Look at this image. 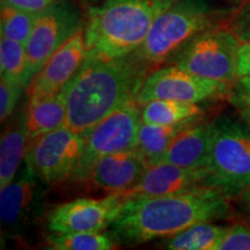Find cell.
Here are the masks:
<instances>
[{
	"mask_svg": "<svg viewBox=\"0 0 250 250\" xmlns=\"http://www.w3.org/2000/svg\"><path fill=\"white\" fill-rule=\"evenodd\" d=\"M142 105L144 123L153 125H179L199 120L203 109L198 103L158 99Z\"/></svg>",
	"mask_w": 250,
	"mask_h": 250,
	"instance_id": "obj_19",
	"label": "cell"
},
{
	"mask_svg": "<svg viewBox=\"0 0 250 250\" xmlns=\"http://www.w3.org/2000/svg\"><path fill=\"white\" fill-rule=\"evenodd\" d=\"M228 230L227 226L201 223L167 237L162 246L170 250H218Z\"/></svg>",
	"mask_w": 250,
	"mask_h": 250,
	"instance_id": "obj_21",
	"label": "cell"
},
{
	"mask_svg": "<svg viewBox=\"0 0 250 250\" xmlns=\"http://www.w3.org/2000/svg\"><path fill=\"white\" fill-rule=\"evenodd\" d=\"M127 197L111 192L104 198H78L54 206L46 213L50 233L104 232L123 210Z\"/></svg>",
	"mask_w": 250,
	"mask_h": 250,
	"instance_id": "obj_12",
	"label": "cell"
},
{
	"mask_svg": "<svg viewBox=\"0 0 250 250\" xmlns=\"http://www.w3.org/2000/svg\"><path fill=\"white\" fill-rule=\"evenodd\" d=\"M1 1L17 6L19 8L40 13L43 9L48 8L49 6L54 5L58 1H62V0H1Z\"/></svg>",
	"mask_w": 250,
	"mask_h": 250,
	"instance_id": "obj_30",
	"label": "cell"
},
{
	"mask_svg": "<svg viewBox=\"0 0 250 250\" xmlns=\"http://www.w3.org/2000/svg\"><path fill=\"white\" fill-rule=\"evenodd\" d=\"M67 117V86L44 98L29 100L26 110L28 143L37 137L64 126Z\"/></svg>",
	"mask_w": 250,
	"mask_h": 250,
	"instance_id": "obj_17",
	"label": "cell"
},
{
	"mask_svg": "<svg viewBox=\"0 0 250 250\" xmlns=\"http://www.w3.org/2000/svg\"><path fill=\"white\" fill-rule=\"evenodd\" d=\"M213 26V14L205 1L176 0L156 19L134 52L153 68L162 66L169 64L192 39Z\"/></svg>",
	"mask_w": 250,
	"mask_h": 250,
	"instance_id": "obj_5",
	"label": "cell"
},
{
	"mask_svg": "<svg viewBox=\"0 0 250 250\" xmlns=\"http://www.w3.org/2000/svg\"><path fill=\"white\" fill-rule=\"evenodd\" d=\"M230 214L228 197L208 187L174 195L129 197L109 234L118 245L132 247L167 239L196 224L213 223Z\"/></svg>",
	"mask_w": 250,
	"mask_h": 250,
	"instance_id": "obj_1",
	"label": "cell"
},
{
	"mask_svg": "<svg viewBox=\"0 0 250 250\" xmlns=\"http://www.w3.org/2000/svg\"><path fill=\"white\" fill-rule=\"evenodd\" d=\"M204 186V171L192 170L169 162L149 166L125 196H166L190 191Z\"/></svg>",
	"mask_w": 250,
	"mask_h": 250,
	"instance_id": "obj_15",
	"label": "cell"
},
{
	"mask_svg": "<svg viewBox=\"0 0 250 250\" xmlns=\"http://www.w3.org/2000/svg\"><path fill=\"white\" fill-rule=\"evenodd\" d=\"M230 83L197 76L175 64L152 71L136 96L139 104L151 100L167 99L192 103L228 96Z\"/></svg>",
	"mask_w": 250,
	"mask_h": 250,
	"instance_id": "obj_10",
	"label": "cell"
},
{
	"mask_svg": "<svg viewBox=\"0 0 250 250\" xmlns=\"http://www.w3.org/2000/svg\"><path fill=\"white\" fill-rule=\"evenodd\" d=\"M50 249L56 250H110L118 243L104 232L51 233L46 237Z\"/></svg>",
	"mask_w": 250,
	"mask_h": 250,
	"instance_id": "obj_23",
	"label": "cell"
},
{
	"mask_svg": "<svg viewBox=\"0 0 250 250\" xmlns=\"http://www.w3.org/2000/svg\"><path fill=\"white\" fill-rule=\"evenodd\" d=\"M23 90L17 87L6 78L1 77L0 80V118L4 123L13 114L19 99Z\"/></svg>",
	"mask_w": 250,
	"mask_h": 250,
	"instance_id": "obj_27",
	"label": "cell"
},
{
	"mask_svg": "<svg viewBox=\"0 0 250 250\" xmlns=\"http://www.w3.org/2000/svg\"><path fill=\"white\" fill-rule=\"evenodd\" d=\"M218 250H250V227L241 224L228 227Z\"/></svg>",
	"mask_w": 250,
	"mask_h": 250,
	"instance_id": "obj_28",
	"label": "cell"
},
{
	"mask_svg": "<svg viewBox=\"0 0 250 250\" xmlns=\"http://www.w3.org/2000/svg\"><path fill=\"white\" fill-rule=\"evenodd\" d=\"M28 138L26 130V111H19L7 125L0 142V188L12 182L26 158Z\"/></svg>",
	"mask_w": 250,
	"mask_h": 250,
	"instance_id": "obj_18",
	"label": "cell"
},
{
	"mask_svg": "<svg viewBox=\"0 0 250 250\" xmlns=\"http://www.w3.org/2000/svg\"><path fill=\"white\" fill-rule=\"evenodd\" d=\"M227 27L240 42H250V0H245L230 15Z\"/></svg>",
	"mask_w": 250,
	"mask_h": 250,
	"instance_id": "obj_25",
	"label": "cell"
},
{
	"mask_svg": "<svg viewBox=\"0 0 250 250\" xmlns=\"http://www.w3.org/2000/svg\"><path fill=\"white\" fill-rule=\"evenodd\" d=\"M237 197L240 199V206H241L243 213L250 221V187L246 188Z\"/></svg>",
	"mask_w": 250,
	"mask_h": 250,
	"instance_id": "obj_31",
	"label": "cell"
},
{
	"mask_svg": "<svg viewBox=\"0 0 250 250\" xmlns=\"http://www.w3.org/2000/svg\"><path fill=\"white\" fill-rule=\"evenodd\" d=\"M81 22L80 8L73 0H62L40 12L29 40L24 45L34 77L51 56L83 28Z\"/></svg>",
	"mask_w": 250,
	"mask_h": 250,
	"instance_id": "obj_11",
	"label": "cell"
},
{
	"mask_svg": "<svg viewBox=\"0 0 250 250\" xmlns=\"http://www.w3.org/2000/svg\"><path fill=\"white\" fill-rule=\"evenodd\" d=\"M204 186L237 197L250 187V127L230 117L213 121L210 156Z\"/></svg>",
	"mask_w": 250,
	"mask_h": 250,
	"instance_id": "obj_4",
	"label": "cell"
},
{
	"mask_svg": "<svg viewBox=\"0 0 250 250\" xmlns=\"http://www.w3.org/2000/svg\"><path fill=\"white\" fill-rule=\"evenodd\" d=\"M85 149V136L66 125L28 144L24 162L45 184L73 180Z\"/></svg>",
	"mask_w": 250,
	"mask_h": 250,
	"instance_id": "obj_7",
	"label": "cell"
},
{
	"mask_svg": "<svg viewBox=\"0 0 250 250\" xmlns=\"http://www.w3.org/2000/svg\"><path fill=\"white\" fill-rule=\"evenodd\" d=\"M152 71L134 51L118 58L86 57L67 85L65 125L85 136L112 111L136 99Z\"/></svg>",
	"mask_w": 250,
	"mask_h": 250,
	"instance_id": "obj_2",
	"label": "cell"
},
{
	"mask_svg": "<svg viewBox=\"0 0 250 250\" xmlns=\"http://www.w3.org/2000/svg\"><path fill=\"white\" fill-rule=\"evenodd\" d=\"M0 72L4 77L20 89H28L34 79L26 46L18 41L1 36L0 40Z\"/></svg>",
	"mask_w": 250,
	"mask_h": 250,
	"instance_id": "obj_22",
	"label": "cell"
},
{
	"mask_svg": "<svg viewBox=\"0 0 250 250\" xmlns=\"http://www.w3.org/2000/svg\"><path fill=\"white\" fill-rule=\"evenodd\" d=\"M147 168L136 151L112 153L94 162L83 181L105 191L125 192L138 182Z\"/></svg>",
	"mask_w": 250,
	"mask_h": 250,
	"instance_id": "obj_14",
	"label": "cell"
},
{
	"mask_svg": "<svg viewBox=\"0 0 250 250\" xmlns=\"http://www.w3.org/2000/svg\"><path fill=\"white\" fill-rule=\"evenodd\" d=\"M39 13L19 8L1 1L0 7V29L1 36L18 41L26 45L35 26Z\"/></svg>",
	"mask_w": 250,
	"mask_h": 250,
	"instance_id": "obj_24",
	"label": "cell"
},
{
	"mask_svg": "<svg viewBox=\"0 0 250 250\" xmlns=\"http://www.w3.org/2000/svg\"><path fill=\"white\" fill-rule=\"evenodd\" d=\"M227 99L236 109L241 120L250 127V86L236 80L230 87Z\"/></svg>",
	"mask_w": 250,
	"mask_h": 250,
	"instance_id": "obj_26",
	"label": "cell"
},
{
	"mask_svg": "<svg viewBox=\"0 0 250 250\" xmlns=\"http://www.w3.org/2000/svg\"><path fill=\"white\" fill-rule=\"evenodd\" d=\"M228 1H233V2H242L245 0H228Z\"/></svg>",
	"mask_w": 250,
	"mask_h": 250,
	"instance_id": "obj_33",
	"label": "cell"
},
{
	"mask_svg": "<svg viewBox=\"0 0 250 250\" xmlns=\"http://www.w3.org/2000/svg\"><path fill=\"white\" fill-rule=\"evenodd\" d=\"M142 122V105L136 99L99 122L85 134L83 155L73 180L83 181L90 166L102 156L134 151Z\"/></svg>",
	"mask_w": 250,
	"mask_h": 250,
	"instance_id": "obj_8",
	"label": "cell"
},
{
	"mask_svg": "<svg viewBox=\"0 0 250 250\" xmlns=\"http://www.w3.org/2000/svg\"><path fill=\"white\" fill-rule=\"evenodd\" d=\"M212 137L213 122L204 123L198 120L188 124L175 136L162 162L204 171L210 156Z\"/></svg>",
	"mask_w": 250,
	"mask_h": 250,
	"instance_id": "obj_16",
	"label": "cell"
},
{
	"mask_svg": "<svg viewBox=\"0 0 250 250\" xmlns=\"http://www.w3.org/2000/svg\"><path fill=\"white\" fill-rule=\"evenodd\" d=\"M240 44V40L229 28L215 24L190 41L169 64L233 85L237 80Z\"/></svg>",
	"mask_w": 250,
	"mask_h": 250,
	"instance_id": "obj_6",
	"label": "cell"
},
{
	"mask_svg": "<svg viewBox=\"0 0 250 250\" xmlns=\"http://www.w3.org/2000/svg\"><path fill=\"white\" fill-rule=\"evenodd\" d=\"M85 29L81 28L46 62L28 87L29 100L54 95L64 89L86 59Z\"/></svg>",
	"mask_w": 250,
	"mask_h": 250,
	"instance_id": "obj_13",
	"label": "cell"
},
{
	"mask_svg": "<svg viewBox=\"0 0 250 250\" xmlns=\"http://www.w3.org/2000/svg\"><path fill=\"white\" fill-rule=\"evenodd\" d=\"M237 81L250 86V42H241L239 46Z\"/></svg>",
	"mask_w": 250,
	"mask_h": 250,
	"instance_id": "obj_29",
	"label": "cell"
},
{
	"mask_svg": "<svg viewBox=\"0 0 250 250\" xmlns=\"http://www.w3.org/2000/svg\"><path fill=\"white\" fill-rule=\"evenodd\" d=\"M81 1H83V4L88 5L89 7H93V6H96V5L102 4V2L105 1V0H81Z\"/></svg>",
	"mask_w": 250,
	"mask_h": 250,
	"instance_id": "obj_32",
	"label": "cell"
},
{
	"mask_svg": "<svg viewBox=\"0 0 250 250\" xmlns=\"http://www.w3.org/2000/svg\"><path fill=\"white\" fill-rule=\"evenodd\" d=\"M44 182L24 165L0 188L1 227L8 237L23 241L44 214Z\"/></svg>",
	"mask_w": 250,
	"mask_h": 250,
	"instance_id": "obj_9",
	"label": "cell"
},
{
	"mask_svg": "<svg viewBox=\"0 0 250 250\" xmlns=\"http://www.w3.org/2000/svg\"><path fill=\"white\" fill-rule=\"evenodd\" d=\"M190 123L192 122L165 126V125H153L142 122L134 151L146 161L148 167L160 164L164 160L166 152L175 136Z\"/></svg>",
	"mask_w": 250,
	"mask_h": 250,
	"instance_id": "obj_20",
	"label": "cell"
},
{
	"mask_svg": "<svg viewBox=\"0 0 250 250\" xmlns=\"http://www.w3.org/2000/svg\"><path fill=\"white\" fill-rule=\"evenodd\" d=\"M176 0H105L89 7L86 57L118 58L136 51L155 20Z\"/></svg>",
	"mask_w": 250,
	"mask_h": 250,
	"instance_id": "obj_3",
	"label": "cell"
}]
</instances>
